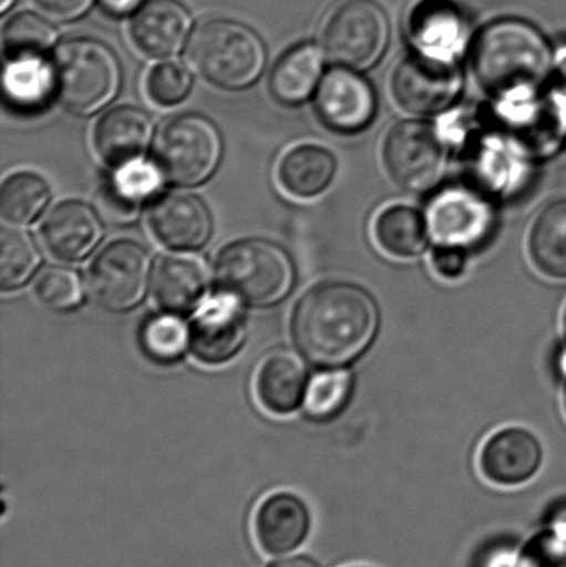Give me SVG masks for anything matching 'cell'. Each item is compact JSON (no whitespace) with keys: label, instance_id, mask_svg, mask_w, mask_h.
<instances>
[{"label":"cell","instance_id":"17","mask_svg":"<svg viewBox=\"0 0 566 567\" xmlns=\"http://www.w3.org/2000/svg\"><path fill=\"white\" fill-rule=\"evenodd\" d=\"M188 9L176 0H150L133 17V43L152 59H168L182 52L192 32Z\"/></svg>","mask_w":566,"mask_h":567},{"label":"cell","instance_id":"25","mask_svg":"<svg viewBox=\"0 0 566 567\" xmlns=\"http://www.w3.org/2000/svg\"><path fill=\"white\" fill-rule=\"evenodd\" d=\"M464 19L444 0L421 3L411 17V37L429 55L454 59L464 40Z\"/></svg>","mask_w":566,"mask_h":567},{"label":"cell","instance_id":"21","mask_svg":"<svg viewBox=\"0 0 566 567\" xmlns=\"http://www.w3.org/2000/svg\"><path fill=\"white\" fill-rule=\"evenodd\" d=\"M208 268L193 255H168L153 272L156 302L172 313H186L196 307L208 287Z\"/></svg>","mask_w":566,"mask_h":567},{"label":"cell","instance_id":"6","mask_svg":"<svg viewBox=\"0 0 566 567\" xmlns=\"http://www.w3.org/2000/svg\"><path fill=\"white\" fill-rule=\"evenodd\" d=\"M222 156L218 126L195 113L169 120L155 142L156 165L173 185L198 186L208 182Z\"/></svg>","mask_w":566,"mask_h":567},{"label":"cell","instance_id":"29","mask_svg":"<svg viewBox=\"0 0 566 567\" xmlns=\"http://www.w3.org/2000/svg\"><path fill=\"white\" fill-rule=\"evenodd\" d=\"M163 173L158 165L133 159L119 166L109 183V199L120 213H135L158 193Z\"/></svg>","mask_w":566,"mask_h":567},{"label":"cell","instance_id":"13","mask_svg":"<svg viewBox=\"0 0 566 567\" xmlns=\"http://www.w3.org/2000/svg\"><path fill=\"white\" fill-rule=\"evenodd\" d=\"M245 340V310L241 300L229 293L212 297L193 317L189 349L199 362L222 365L241 350Z\"/></svg>","mask_w":566,"mask_h":567},{"label":"cell","instance_id":"16","mask_svg":"<svg viewBox=\"0 0 566 567\" xmlns=\"http://www.w3.org/2000/svg\"><path fill=\"white\" fill-rule=\"evenodd\" d=\"M153 235L173 249H198L208 243L213 218L208 206L189 193H168L150 212Z\"/></svg>","mask_w":566,"mask_h":567},{"label":"cell","instance_id":"43","mask_svg":"<svg viewBox=\"0 0 566 567\" xmlns=\"http://www.w3.org/2000/svg\"><path fill=\"white\" fill-rule=\"evenodd\" d=\"M548 529L566 539V503L554 509L550 519H548Z\"/></svg>","mask_w":566,"mask_h":567},{"label":"cell","instance_id":"46","mask_svg":"<svg viewBox=\"0 0 566 567\" xmlns=\"http://www.w3.org/2000/svg\"><path fill=\"white\" fill-rule=\"evenodd\" d=\"M560 370L562 373L566 377V350H564V353L560 355Z\"/></svg>","mask_w":566,"mask_h":567},{"label":"cell","instance_id":"35","mask_svg":"<svg viewBox=\"0 0 566 567\" xmlns=\"http://www.w3.org/2000/svg\"><path fill=\"white\" fill-rule=\"evenodd\" d=\"M35 293L53 310H70L83 300V286L76 272L66 268H50L40 275Z\"/></svg>","mask_w":566,"mask_h":567},{"label":"cell","instance_id":"12","mask_svg":"<svg viewBox=\"0 0 566 567\" xmlns=\"http://www.w3.org/2000/svg\"><path fill=\"white\" fill-rule=\"evenodd\" d=\"M428 225L438 246L477 248L494 231V206L481 193L454 186L432 199Z\"/></svg>","mask_w":566,"mask_h":567},{"label":"cell","instance_id":"19","mask_svg":"<svg viewBox=\"0 0 566 567\" xmlns=\"http://www.w3.org/2000/svg\"><path fill=\"white\" fill-rule=\"evenodd\" d=\"M308 370L305 362L288 349L269 353L256 375V396L265 412L272 416L292 415L305 403Z\"/></svg>","mask_w":566,"mask_h":567},{"label":"cell","instance_id":"47","mask_svg":"<svg viewBox=\"0 0 566 567\" xmlns=\"http://www.w3.org/2000/svg\"><path fill=\"white\" fill-rule=\"evenodd\" d=\"M342 567H372V566L364 565V563H354V565H348V566H342Z\"/></svg>","mask_w":566,"mask_h":567},{"label":"cell","instance_id":"15","mask_svg":"<svg viewBox=\"0 0 566 567\" xmlns=\"http://www.w3.org/2000/svg\"><path fill=\"white\" fill-rule=\"evenodd\" d=\"M478 462L488 482L518 486L537 475L544 462V450L534 433L512 426L494 433L485 442Z\"/></svg>","mask_w":566,"mask_h":567},{"label":"cell","instance_id":"2","mask_svg":"<svg viewBox=\"0 0 566 567\" xmlns=\"http://www.w3.org/2000/svg\"><path fill=\"white\" fill-rule=\"evenodd\" d=\"M472 69L485 92L504 103L525 102L542 89L554 56L544 33L518 19L488 23L472 49Z\"/></svg>","mask_w":566,"mask_h":567},{"label":"cell","instance_id":"34","mask_svg":"<svg viewBox=\"0 0 566 567\" xmlns=\"http://www.w3.org/2000/svg\"><path fill=\"white\" fill-rule=\"evenodd\" d=\"M193 86L189 70L179 62L158 63L146 79V93L159 106H173L188 96Z\"/></svg>","mask_w":566,"mask_h":567},{"label":"cell","instance_id":"45","mask_svg":"<svg viewBox=\"0 0 566 567\" xmlns=\"http://www.w3.org/2000/svg\"><path fill=\"white\" fill-rule=\"evenodd\" d=\"M13 3H16V0H0V12L6 13Z\"/></svg>","mask_w":566,"mask_h":567},{"label":"cell","instance_id":"30","mask_svg":"<svg viewBox=\"0 0 566 567\" xmlns=\"http://www.w3.org/2000/svg\"><path fill=\"white\" fill-rule=\"evenodd\" d=\"M352 375L348 370H326L309 383L305 396V415L316 423L335 420L348 405Z\"/></svg>","mask_w":566,"mask_h":567},{"label":"cell","instance_id":"5","mask_svg":"<svg viewBox=\"0 0 566 567\" xmlns=\"http://www.w3.org/2000/svg\"><path fill=\"white\" fill-rule=\"evenodd\" d=\"M60 103L75 115H93L109 105L122 85V66L115 52L100 40H65L53 60Z\"/></svg>","mask_w":566,"mask_h":567},{"label":"cell","instance_id":"39","mask_svg":"<svg viewBox=\"0 0 566 567\" xmlns=\"http://www.w3.org/2000/svg\"><path fill=\"white\" fill-rule=\"evenodd\" d=\"M35 3L50 19L70 22L85 16L93 0H35Z\"/></svg>","mask_w":566,"mask_h":567},{"label":"cell","instance_id":"9","mask_svg":"<svg viewBox=\"0 0 566 567\" xmlns=\"http://www.w3.org/2000/svg\"><path fill=\"white\" fill-rule=\"evenodd\" d=\"M148 251L138 243L120 239L106 246L90 268V290L105 309L126 312L135 309L148 290Z\"/></svg>","mask_w":566,"mask_h":567},{"label":"cell","instance_id":"28","mask_svg":"<svg viewBox=\"0 0 566 567\" xmlns=\"http://www.w3.org/2000/svg\"><path fill=\"white\" fill-rule=\"evenodd\" d=\"M50 199V189L42 176L19 172L3 182L0 193V213L7 223L30 225L39 218Z\"/></svg>","mask_w":566,"mask_h":567},{"label":"cell","instance_id":"33","mask_svg":"<svg viewBox=\"0 0 566 567\" xmlns=\"http://www.w3.org/2000/svg\"><path fill=\"white\" fill-rule=\"evenodd\" d=\"M55 42L52 23L33 12L17 13L3 27V50L10 59L42 56Z\"/></svg>","mask_w":566,"mask_h":567},{"label":"cell","instance_id":"10","mask_svg":"<svg viewBox=\"0 0 566 567\" xmlns=\"http://www.w3.org/2000/svg\"><path fill=\"white\" fill-rule=\"evenodd\" d=\"M462 85V72L454 59L429 53L408 56L392 75L395 102L415 115L444 112L459 99Z\"/></svg>","mask_w":566,"mask_h":567},{"label":"cell","instance_id":"44","mask_svg":"<svg viewBox=\"0 0 566 567\" xmlns=\"http://www.w3.org/2000/svg\"><path fill=\"white\" fill-rule=\"evenodd\" d=\"M555 79H557L558 89L566 93V49L562 50L560 59L555 66Z\"/></svg>","mask_w":566,"mask_h":567},{"label":"cell","instance_id":"23","mask_svg":"<svg viewBox=\"0 0 566 567\" xmlns=\"http://www.w3.org/2000/svg\"><path fill=\"white\" fill-rule=\"evenodd\" d=\"M325 66V52L315 43H301L281 56L271 76L269 90L282 105H299L315 93Z\"/></svg>","mask_w":566,"mask_h":567},{"label":"cell","instance_id":"7","mask_svg":"<svg viewBox=\"0 0 566 567\" xmlns=\"http://www.w3.org/2000/svg\"><path fill=\"white\" fill-rule=\"evenodd\" d=\"M391 39L388 13L374 0H348L329 17L322 33L326 55L352 70L374 66Z\"/></svg>","mask_w":566,"mask_h":567},{"label":"cell","instance_id":"14","mask_svg":"<svg viewBox=\"0 0 566 567\" xmlns=\"http://www.w3.org/2000/svg\"><path fill=\"white\" fill-rule=\"evenodd\" d=\"M316 110L326 126L344 135L371 125L378 99L368 80L352 69H335L319 83Z\"/></svg>","mask_w":566,"mask_h":567},{"label":"cell","instance_id":"1","mask_svg":"<svg viewBox=\"0 0 566 567\" xmlns=\"http://www.w3.org/2000/svg\"><path fill=\"white\" fill-rule=\"evenodd\" d=\"M379 309L371 293L348 282L312 287L292 313V339L316 365L339 367L358 359L374 340Z\"/></svg>","mask_w":566,"mask_h":567},{"label":"cell","instance_id":"41","mask_svg":"<svg viewBox=\"0 0 566 567\" xmlns=\"http://www.w3.org/2000/svg\"><path fill=\"white\" fill-rule=\"evenodd\" d=\"M100 7L105 10L109 16L125 17L140 9L143 0H99Z\"/></svg>","mask_w":566,"mask_h":567},{"label":"cell","instance_id":"24","mask_svg":"<svg viewBox=\"0 0 566 567\" xmlns=\"http://www.w3.org/2000/svg\"><path fill=\"white\" fill-rule=\"evenodd\" d=\"M3 93L16 112H40L56 93L53 66L42 56L10 60L3 70Z\"/></svg>","mask_w":566,"mask_h":567},{"label":"cell","instance_id":"49","mask_svg":"<svg viewBox=\"0 0 566 567\" xmlns=\"http://www.w3.org/2000/svg\"><path fill=\"white\" fill-rule=\"evenodd\" d=\"M565 409H566V389H565Z\"/></svg>","mask_w":566,"mask_h":567},{"label":"cell","instance_id":"31","mask_svg":"<svg viewBox=\"0 0 566 567\" xmlns=\"http://www.w3.org/2000/svg\"><path fill=\"white\" fill-rule=\"evenodd\" d=\"M140 343L143 352L155 362H176L189 347V329L172 312L156 313L143 322Z\"/></svg>","mask_w":566,"mask_h":567},{"label":"cell","instance_id":"37","mask_svg":"<svg viewBox=\"0 0 566 567\" xmlns=\"http://www.w3.org/2000/svg\"><path fill=\"white\" fill-rule=\"evenodd\" d=\"M517 159L512 158L501 146H491L477 159V172L482 178L497 189H505L517 178Z\"/></svg>","mask_w":566,"mask_h":567},{"label":"cell","instance_id":"48","mask_svg":"<svg viewBox=\"0 0 566 567\" xmlns=\"http://www.w3.org/2000/svg\"><path fill=\"white\" fill-rule=\"evenodd\" d=\"M564 327H565V333H566V309H565V316H564Z\"/></svg>","mask_w":566,"mask_h":567},{"label":"cell","instance_id":"38","mask_svg":"<svg viewBox=\"0 0 566 567\" xmlns=\"http://www.w3.org/2000/svg\"><path fill=\"white\" fill-rule=\"evenodd\" d=\"M432 266L439 276L445 279L461 278L467 268L465 249L454 246H438L432 255Z\"/></svg>","mask_w":566,"mask_h":567},{"label":"cell","instance_id":"20","mask_svg":"<svg viewBox=\"0 0 566 567\" xmlns=\"http://www.w3.org/2000/svg\"><path fill=\"white\" fill-rule=\"evenodd\" d=\"M153 135V122L148 113L136 106H119L96 123L93 133L96 153L110 166L126 165L138 159Z\"/></svg>","mask_w":566,"mask_h":567},{"label":"cell","instance_id":"36","mask_svg":"<svg viewBox=\"0 0 566 567\" xmlns=\"http://www.w3.org/2000/svg\"><path fill=\"white\" fill-rule=\"evenodd\" d=\"M518 567H566V539L550 529L541 533L518 556Z\"/></svg>","mask_w":566,"mask_h":567},{"label":"cell","instance_id":"8","mask_svg":"<svg viewBox=\"0 0 566 567\" xmlns=\"http://www.w3.org/2000/svg\"><path fill=\"white\" fill-rule=\"evenodd\" d=\"M382 158L399 188L424 193L434 188L444 175L447 153L434 126L408 120L392 126L385 136Z\"/></svg>","mask_w":566,"mask_h":567},{"label":"cell","instance_id":"22","mask_svg":"<svg viewBox=\"0 0 566 567\" xmlns=\"http://www.w3.org/2000/svg\"><path fill=\"white\" fill-rule=\"evenodd\" d=\"M336 158L325 146L298 145L282 155L278 182L295 198H315L328 189L336 175Z\"/></svg>","mask_w":566,"mask_h":567},{"label":"cell","instance_id":"32","mask_svg":"<svg viewBox=\"0 0 566 567\" xmlns=\"http://www.w3.org/2000/svg\"><path fill=\"white\" fill-rule=\"evenodd\" d=\"M42 262L39 249L25 233L2 229L0 235V287L13 290L32 278Z\"/></svg>","mask_w":566,"mask_h":567},{"label":"cell","instance_id":"42","mask_svg":"<svg viewBox=\"0 0 566 567\" xmlns=\"http://www.w3.org/2000/svg\"><path fill=\"white\" fill-rule=\"evenodd\" d=\"M518 556L512 549H498L491 553L485 567H518Z\"/></svg>","mask_w":566,"mask_h":567},{"label":"cell","instance_id":"4","mask_svg":"<svg viewBox=\"0 0 566 567\" xmlns=\"http://www.w3.org/2000/svg\"><path fill=\"white\" fill-rule=\"evenodd\" d=\"M219 289L253 307L281 302L295 286V265L281 246L241 239L226 246L215 265Z\"/></svg>","mask_w":566,"mask_h":567},{"label":"cell","instance_id":"3","mask_svg":"<svg viewBox=\"0 0 566 567\" xmlns=\"http://www.w3.org/2000/svg\"><path fill=\"white\" fill-rule=\"evenodd\" d=\"M188 56L199 75L225 90L248 89L268 62L261 37L226 19L203 23L189 40Z\"/></svg>","mask_w":566,"mask_h":567},{"label":"cell","instance_id":"11","mask_svg":"<svg viewBox=\"0 0 566 567\" xmlns=\"http://www.w3.org/2000/svg\"><path fill=\"white\" fill-rule=\"evenodd\" d=\"M311 502L295 489H276L258 503L253 516V535L266 558L302 551L315 533Z\"/></svg>","mask_w":566,"mask_h":567},{"label":"cell","instance_id":"40","mask_svg":"<svg viewBox=\"0 0 566 567\" xmlns=\"http://www.w3.org/2000/svg\"><path fill=\"white\" fill-rule=\"evenodd\" d=\"M263 567H325V565L315 555L302 549V551L292 553V555L268 558Z\"/></svg>","mask_w":566,"mask_h":567},{"label":"cell","instance_id":"27","mask_svg":"<svg viewBox=\"0 0 566 567\" xmlns=\"http://www.w3.org/2000/svg\"><path fill=\"white\" fill-rule=\"evenodd\" d=\"M528 251L542 275L566 278V199L552 203L537 216L528 236Z\"/></svg>","mask_w":566,"mask_h":567},{"label":"cell","instance_id":"18","mask_svg":"<svg viewBox=\"0 0 566 567\" xmlns=\"http://www.w3.org/2000/svg\"><path fill=\"white\" fill-rule=\"evenodd\" d=\"M102 238L99 216L85 203L63 202L47 215L42 241L47 251L66 262L86 258Z\"/></svg>","mask_w":566,"mask_h":567},{"label":"cell","instance_id":"26","mask_svg":"<svg viewBox=\"0 0 566 567\" xmlns=\"http://www.w3.org/2000/svg\"><path fill=\"white\" fill-rule=\"evenodd\" d=\"M374 238L394 258H415L428 248V218L411 206H388L375 218Z\"/></svg>","mask_w":566,"mask_h":567}]
</instances>
